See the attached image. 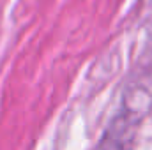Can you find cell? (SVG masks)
Segmentation results:
<instances>
[{"mask_svg":"<svg viewBox=\"0 0 152 150\" xmlns=\"http://www.w3.org/2000/svg\"><path fill=\"white\" fill-rule=\"evenodd\" d=\"M142 104H140V108H133L131 104H124L122 106L120 113L112 120L108 131L104 133L103 140L99 141L97 150H131L133 149L138 125L142 124V118H143Z\"/></svg>","mask_w":152,"mask_h":150,"instance_id":"cell-1","label":"cell"}]
</instances>
